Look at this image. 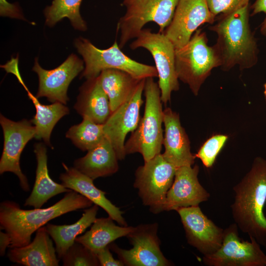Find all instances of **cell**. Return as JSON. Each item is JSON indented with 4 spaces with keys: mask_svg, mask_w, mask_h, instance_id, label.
Segmentation results:
<instances>
[{
    "mask_svg": "<svg viewBox=\"0 0 266 266\" xmlns=\"http://www.w3.org/2000/svg\"><path fill=\"white\" fill-rule=\"evenodd\" d=\"M233 218L238 228L266 247V160L256 157L249 171L233 187Z\"/></svg>",
    "mask_w": 266,
    "mask_h": 266,
    "instance_id": "1",
    "label": "cell"
},
{
    "mask_svg": "<svg viewBox=\"0 0 266 266\" xmlns=\"http://www.w3.org/2000/svg\"><path fill=\"white\" fill-rule=\"evenodd\" d=\"M205 33L198 29L189 41L175 49V67L178 79L187 84L197 96L202 84L212 70L221 66L219 55L214 46L207 44Z\"/></svg>",
    "mask_w": 266,
    "mask_h": 266,
    "instance_id": "5",
    "label": "cell"
},
{
    "mask_svg": "<svg viewBox=\"0 0 266 266\" xmlns=\"http://www.w3.org/2000/svg\"><path fill=\"white\" fill-rule=\"evenodd\" d=\"M64 266H100L96 255L80 243L75 241L61 258Z\"/></svg>",
    "mask_w": 266,
    "mask_h": 266,
    "instance_id": "30",
    "label": "cell"
},
{
    "mask_svg": "<svg viewBox=\"0 0 266 266\" xmlns=\"http://www.w3.org/2000/svg\"><path fill=\"white\" fill-rule=\"evenodd\" d=\"M93 204L87 198L72 190L45 208L24 210L17 203L5 200L0 205V228L11 238L10 248L22 247L30 243L32 234L51 220L69 212L86 209Z\"/></svg>",
    "mask_w": 266,
    "mask_h": 266,
    "instance_id": "2",
    "label": "cell"
},
{
    "mask_svg": "<svg viewBox=\"0 0 266 266\" xmlns=\"http://www.w3.org/2000/svg\"><path fill=\"white\" fill-rule=\"evenodd\" d=\"M130 47L132 50L143 48L152 55L158 74L161 100L166 104L170 101L172 92L179 89L174 45L164 33H155L145 29H142Z\"/></svg>",
    "mask_w": 266,
    "mask_h": 266,
    "instance_id": "9",
    "label": "cell"
},
{
    "mask_svg": "<svg viewBox=\"0 0 266 266\" xmlns=\"http://www.w3.org/2000/svg\"><path fill=\"white\" fill-rule=\"evenodd\" d=\"M74 108L83 118L103 124L111 114L109 99L98 76L87 79L80 87Z\"/></svg>",
    "mask_w": 266,
    "mask_h": 266,
    "instance_id": "21",
    "label": "cell"
},
{
    "mask_svg": "<svg viewBox=\"0 0 266 266\" xmlns=\"http://www.w3.org/2000/svg\"><path fill=\"white\" fill-rule=\"evenodd\" d=\"M252 8V15L261 12L266 14V17L260 26V32L262 35L266 36V0H256Z\"/></svg>",
    "mask_w": 266,
    "mask_h": 266,
    "instance_id": "35",
    "label": "cell"
},
{
    "mask_svg": "<svg viewBox=\"0 0 266 266\" xmlns=\"http://www.w3.org/2000/svg\"><path fill=\"white\" fill-rule=\"evenodd\" d=\"M145 109L136 129L125 143L126 155L139 153L144 162L161 153L163 144V109L158 83L153 77L145 79Z\"/></svg>",
    "mask_w": 266,
    "mask_h": 266,
    "instance_id": "4",
    "label": "cell"
},
{
    "mask_svg": "<svg viewBox=\"0 0 266 266\" xmlns=\"http://www.w3.org/2000/svg\"><path fill=\"white\" fill-rule=\"evenodd\" d=\"M11 244V238L6 232H0V255L3 256L7 247Z\"/></svg>",
    "mask_w": 266,
    "mask_h": 266,
    "instance_id": "36",
    "label": "cell"
},
{
    "mask_svg": "<svg viewBox=\"0 0 266 266\" xmlns=\"http://www.w3.org/2000/svg\"><path fill=\"white\" fill-rule=\"evenodd\" d=\"M37 166L34 184L24 206L39 208L50 199L57 195L67 193L71 190L59 184L50 177L47 167V149L42 143H35L34 146Z\"/></svg>",
    "mask_w": 266,
    "mask_h": 266,
    "instance_id": "22",
    "label": "cell"
},
{
    "mask_svg": "<svg viewBox=\"0 0 266 266\" xmlns=\"http://www.w3.org/2000/svg\"><path fill=\"white\" fill-rule=\"evenodd\" d=\"M179 0H124L126 7L120 18L117 31L120 32L119 46L122 48L131 39L138 36L144 25L150 22L164 33L170 24Z\"/></svg>",
    "mask_w": 266,
    "mask_h": 266,
    "instance_id": "7",
    "label": "cell"
},
{
    "mask_svg": "<svg viewBox=\"0 0 266 266\" xmlns=\"http://www.w3.org/2000/svg\"><path fill=\"white\" fill-rule=\"evenodd\" d=\"M84 69L83 61L71 54L57 67L47 70L43 68L36 58L33 70L38 77L39 85L37 98L45 97L52 102L67 103L68 86L72 80Z\"/></svg>",
    "mask_w": 266,
    "mask_h": 266,
    "instance_id": "16",
    "label": "cell"
},
{
    "mask_svg": "<svg viewBox=\"0 0 266 266\" xmlns=\"http://www.w3.org/2000/svg\"><path fill=\"white\" fill-rule=\"evenodd\" d=\"M157 231V223L139 225L126 236L133 245L131 249L121 248L113 242L109 247L124 266H171L161 250Z\"/></svg>",
    "mask_w": 266,
    "mask_h": 266,
    "instance_id": "11",
    "label": "cell"
},
{
    "mask_svg": "<svg viewBox=\"0 0 266 266\" xmlns=\"http://www.w3.org/2000/svg\"><path fill=\"white\" fill-rule=\"evenodd\" d=\"M0 14L2 16L25 20L18 5L10 3L6 0H0Z\"/></svg>",
    "mask_w": 266,
    "mask_h": 266,
    "instance_id": "33",
    "label": "cell"
},
{
    "mask_svg": "<svg viewBox=\"0 0 266 266\" xmlns=\"http://www.w3.org/2000/svg\"><path fill=\"white\" fill-rule=\"evenodd\" d=\"M199 172L198 165L176 168L173 183L166 195L164 211L199 205L208 200L210 194L199 182Z\"/></svg>",
    "mask_w": 266,
    "mask_h": 266,
    "instance_id": "17",
    "label": "cell"
},
{
    "mask_svg": "<svg viewBox=\"0 0 266 266\" xmlns=\"http://www.w3.org/2000/svg\"><path fill=\"white\" fill-rule=\"evenodd\" d=\"M145 79L141 80L131 97L112 112L103 124L105 136L113 146L119 160H123L126 155L125 140L127 134L136 129L140 120Z\"/></svg>",
    "mask_w": 266,
    "mask_h": 266,
    "instance_id": "13",
    "label": "cell"
},
{
    "mask_svg": "<svg viewBox=\"0 0 266 266\" xmlns=\"http://www.w3.org/2000/svg\"><path fill=\"white\" fill-rule=\"evenodd\" d=\"M249 4L223 17L210 30L217 35L214 46L224 70L235 66L240 70L255 66L258 60L257 41L249 24Z\"/></svg>",
    "mask_w": 266,
    "mask_h": 266,
    "instance_id": "3",
    "label": "cell"
},
{
    "mask_svg": "<svg viewBox=\"0 0 266 266\" xmlns=\"http://www.w3.org/2000/svg\"><path fill=\"white\" fill-rule=\"evenodd\" d=\"M250 0H206L208 7L212 14L216 16L222 13L232 12L247 4Z\"/></svg>",
    "mask_w": 266,
    "mask_h": 266,
    "instance_id": "32",
    "label": "cell"
},
{
    "mask_svg": "<svg viewBox=\"0 0 266 266\" xmlns=\"http://www.w3.org/2000/svg\"><path fill=\"white\" fill-rule=\"evenodd\" d=\"M163 123L164 158L176 168L192 166L196 157L191 152L190 140L181 126L179 114L166 107L163 110Z\"/></svg>",
    "mask_w": 266,
    "mask_h": 266,
    "instance_id": "18",
    "label": "cell"
},
{
    "mask_svg": "<svg viewBox=\"0 0 266 266\" xmlns=\"http://www.w3.org/2000/svg\"><path fill=\"white\" fill-rule=\"evenodd\" d=\"M228 138V136L224 134H216L211 136L195 154V157L200 159L206 167H211Z\"/></svg>",
    "mask_w": 266,
    "mask_h": 266,
    "instance_id": "31",
    "label": "cell"
},
{
    "mask_svg": "<svg viewBox=\"0 0 266 266\" xmlns=\"http://www.w3.org/2000/svg\"><path fill=\"white\" fill-rule=\"evenodd\" d=\"M234 223L224 230L221 247L213 254L203 256L202 262L208 266H266V255L260 244L252 237L242 239Z\"/></svg>",
    "mask_w": 266,
    "mask_h": 266,
    "instance_id": "10",
    "label": "cell"
},
{
    "mask_svg": "<svg viewBox=\"0 0 266 266\" xmlns=\"http://www.w3.org/2000/svg\"><path fill=\"white\" fill-rule=\"evenodd\" d=\"M74 45L85 64L81 78H95L107 69L120 70L140 80L158 77L155 66L132 59L122 51L116 41L109 48L100 49L88 39L80 37L75 39Z\"/></svg>",
    "mask_w": 266,
    "mask_h": 266,
    "instance_id": "6",
    "label": "cell"
},
{
    "mask_svg": "<svg viewBox=\"0 0 266 266\" xmlns=\"http://www.w3.org/2000/svg\"><path fill=\"white\" fill-rule=\"evenodd\" d=\"M114 220L108 216L97 218L90 230L77 236L75 241L81 243L95 254L118 238L127 236L134 227L116 225Z\"/></svg>",
    "mask_w": 266,
    "mask_h": 266,
    "instance_id": "25",
    "label": "cell"
},
{
    "mask_svg": "<svg viewBox=\"0 0 266 266\" xmlns=\"http://www.w3.org/2000/svg\"><path fill=\"white\" fill-rule=\"evenodd\" d=\"M66 136L83 151L95 147L105 137L103 125L96 123L88 118H83L80 123L71 126L67 131Z\"/></svg>",
    "mask_w": 266,
    "mask_h": 266,
    "instance_id": "29",
    "label": "cell"
},
{
    "mask_svg": "<svg viewBox=\"0 0 266 266\" xmlns=\"http://www.w3.org/2000/svg\"><path fill=\"white\" fill-rule=\"evenodd\" d=\"M99 206L94 204L86 208L82 217L70 225L48 224L46 230L54 240L58 257L61 259L75 242L76 238L90 227L97 219Z\"/></svg>",
    "mask_w": 266,
    "mask_h": 266,
    "instance_id": "26",
    "label": "cell"
},
{
    "mask_svg": "<svg viewBox=\"0 0 266 266\" xmlns=\"http://www.w3.org/2000/svg\"><path fill=\"white\" fill-rule=\"evenodd\" d=\"M263 87H264V94L265 99L266 103V83H265L264 84Z\"/></svg>",
    "mask_w": 266,
    "mask_h": 266,
    "instance_id": "37",
    "label": "cell"
},
{
    "mask_svg": "<svg viewBox=\"0 0 266 266\" xmlns=\"http://www.w3.org/2000/svg\"><path fill=\"white\" fill-rule=\"evenodd\" d=\"M3 138V148L0 160V174L11 172L19 178L22 189L30 190L27 177L22 171L20 159L27 143L34 138L35 129L31 121L23 119L13 121L0 115Z\"/></svg>",
    "mask_w": 266,
    "mask_h": 266,
    "instance_id": "12",
    "label": "cell"
},
{
    "mask_svg": "<svg viewBox=\"0 0 266 266\" xmlns=\"http://www.w3.org/2000/svg\"><path fill=\"white\" fill-rule=\"evenodd\" d=\"M215 17L206 0H179L172 20L164 33L178 49L189 41L201 25L213 24Z\"/></svg>",
    "mask_w": 266,
    "mask_h": 266,
    "instance_id": "15",
    "label": "cell"
},
{
    "mask_svg": "<svg viewBox=\"0 0 266 266\" xmlns=\"http://www.w3.org/2000/svg\"><path fill=\"white\" fill-rule=\"evenodd\" d=\"M49 236L46 227H41L31 242L10 248L7 253L9 260L26 266H58L59 258Z\"/></svg>",
    "mask_w": 266,
    "mask_h": 266,
    "instance_id": "20",
    "label": "cell"
},
{
    "mask_svg": "<svg viewBox=\"0 0 266 266\" xmlns=\"http://www.w3.org/2000/svg\"><path fill=\"white\" fill-rule=\"evenodd\" d=\"M25 89L36 109V113L31 120L35 129L34 138L38 140L42 139L46 145L53 148L50 143L52 130L62 117L69 114V109L65 104L59 102L49 105L42 104L27 87Z\"/></svg>",
    "mask_w": 266,
    "mask_h": 266,
    "instance_id": "27",
    "label": "cell"
},
{
    "mask_svg": "<svg viewBox=\"0 0 266 266\" xmlns=\"http://www.w3.org/2000/svg\"><path fill=\"white\" fill-rule=\"evenodd\" d=\"M118 159L109 140L105 138L88 151L83 157L75 160L74 167L93 180L110 176L118 171Z\"/></svg>",
    "mask_w": 266,
    "mask_h": 266,
    "instance_id": "23",
    "label": "cell"
},
{
    "mask_svg": "<svg viewBox=\"0 0 266 266\" xmlns=\"http://www.w3.org/2000/svg\"><path fill=\"white\" fill-rule=\"evenodd\" d=\"M108 246L99 251L96 255L101 266H123L124 265L119 260L115 259Z\"/></svg>",
    "mask_w": 266,
    "mask_h": 266,
    "instance_id": "34",
    "label": "cell"
},
{
    "mask_svg": "<svg viewBox=\"0 0 266 266\" xmlns=\"http://www.w3.org/2000/svg\"><path fill=\"white\" fill-rule=\"evenodd\" d=\"M100 84L109 99L111 112L127 101L142 79L115 69L102 70L98 76Z\"/></svg>",
    "mask_w": 266,
    "mask_h": 266,
    "instance_id": "24",
    "label": "cell"
},
{
    "mask_svg": "<svg viewBox=\"0 0 266 266\" xmlns=\"http://www.w3.org/2000/svg\"><path fill=\"white\" fill-rule=\"evenodd\" d=\"M82 0H53L50 6L44 10L45 24L54 26L64 18H67L73 28L85 31L87 25L80 13V6Z\"/></svg>",
    "mask_w": 266,
    "mask_h": 266,
    "instance_id": "28",
    "label": "cell"
},
{
    "mask_svg": "<svg viewBox=\"0 0 266 266\" xmlns=\"http://www.w3.org/2000/svg\"><path fill=\"white\" fill-rule=\"evenodd\" d=\"M62 165L65 171L61 173L59 178L65 187L84 196L101 207L119 225L128 226L123 217V212L106 198L105 192L95 186L94 180L74 167H68L63 163Z\"/></svg>",
    "mask_w": 266,
    "mask_h": 266,
    "instance_id": "19",
    "label": "cell"
},
{
    "mask_svg": "<svg viewBox=\"0 0 266 266\" xmlns=\"http://www.w3.org/2000/svg\"><path fill=\"white\" fill-rule=\"evenodd\" d=\"M176 168L159 153L136 169L133 186L138 190L143 205L152 213L164 211L166 195Z\"/></svg>",
    "mask_w": 266,
    "mask_h": 266,
    "instance_id": "8",
    "label": "cell"
},
{
    "mask_svg": "<svg viewBox=\"0 0 266 266\" xmlns=\"http://www.w3.org/2000/svg\"><path fill=\"white\" fill-rule=\"evenodd\" d=\"M188 243L203 256L215 253L221 246L224 230L203 213L199 205L176 209Z\"/></svg>",
    "mask_w": 266,
    "mask_h": 266,
    "instance_id": "14",
    "label": "cell"
}]
</instances>
